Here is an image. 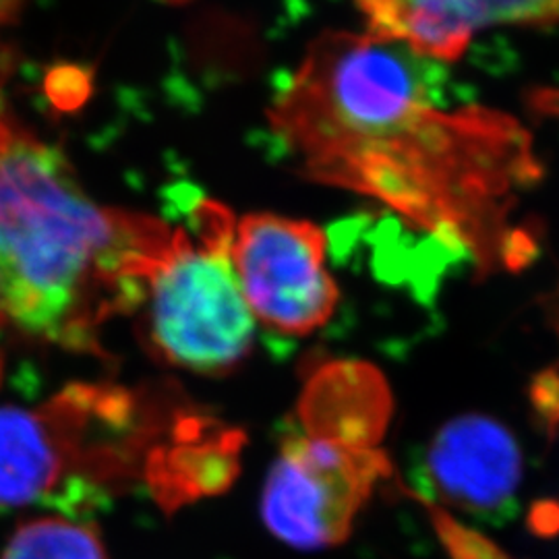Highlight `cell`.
<instances>
[{"mask_svg":"<svg viewBox=\"0 0 559 559\" xmlns=\"http://www.w3.org/2000/svg\"><path fill=\"white\" fill-rule=\"evenodd\" d=\"M420 57L369 32H323L265 110L302 179L350 191L483 274L519 270L537 240L512 214L543 179L531 131L480 106H443Z\"/></svg>","mask_w":559,"mask_h":559,"instance_id":"6da1fadb","label":"cell"},{"mask_svg":"<svg viewBox=\"0 0 559 559\" xmlns=\"http://www.w3.org/2000/svg\"><path fill=\"white\" fill-rule=\"evenodd\" d=\"M173 233L168 222L92 200L62 152L11 110L0 80V320L98 353L102 328L141 307Z\"/></svg>","mask_w":559,"mask_h":559,"instance_id":"7a4b0ae2","label":"cell"},{"mask_svg":"<svg viewBox=\"0 0 559 559\" xmlns=\"http://www.w3.org/2000/svg\"><path fill=\"white\" fill-rule=\"evenodd\" d=\"M166 390L73 383L38 408H0V508L145 483L170 512L224 491L239 436Z\"/></svg>","mask_w":559,"mask_h":559,"instance_id":"3957f363","label":"cell"},{"mask_svg":"<svg viewBox=\"0 0 559 559\" xmlns=\"http://www.w3.org/2000/svg\"><path fill=\"white\" fill-rule=\"evenodd\" d=\"M193 235L175 228L141 302L145 338L170 367L224 376L249 357L258 321L233 263L237 221L218 201L193 207Z\"/></svg>","mask_w":559,"mask_h":559,"instance_id":"277c9868","label":"cell"},{"mask_svg":"<svg viewBox=\"0 0 559 559\" xmlns=\"http://www.w3.org/2000/svg\"><path fill=\"white\" fill-rule=\"evenodd\" d=\"M392 462L380 445H357L295 431L263 485L261 514L267 531L302 551H320L348 539L362 506Z\"/></svg>","mask_w":559,"mask_h":559,"instance_id":"5b68a950","label":"cell"},{"mask_svg":"<svg viewBox=\"0 0 559 559\" xmlns=\"http://www.w3.org/2000/svg\"><path fill=\"white\" fill-rule=\"evenodd\" d=\"M318 224L270 212L235 226L233 263L255 321L284 336H309L332 320L340 290Z\"/></svg>","mask_w":559,"mask_h":559,"instance_id":"8992f818","label":"cell"},{"mask_svg":"<svg viewBox=\"0 0 559 559\" xmlns=\"http://www.w3.org/2000/svg\"><path fill=\"white\" fill-rule=\"evenodd\" d=\"M367 32L420 59L459 60L491 27L559 25V0H355Z\"/></svg>","mask_w":559,"mask_h":559,"instance_id":"52a82bcc","label":"cell"},{"mask_svg":"<svg viewBox=\"0 0 559 559\" xmlns=\"http://www.w3.org/2000/svg\"><path fill=\"white\" fill-rule=\"evenodd\" d=\"M427 477L441 500L468 514L508 508L522 480V452L512 431L487 415L448 420L427 448Z\"/></svg>","mask_w":559,"mask_h":559,"instance_id":"ba28073f","label":"cell"},{"mask_svg":"<svg viewBox=\"0 0 559 559\" xmlns=\"http://www.w3.org/2000/svg\"><path fill=\"white\" fill-rule=\"evenodd\" d=\"M390 408V392L380 371L365 362L342 360L323 367L309 381L299 404L300 431L380 445Z\"/></svg>","mask_w":559,"mask_h":559,"instance_id":"9c48e42d","label":"cell"},{"mask_svg":"<svg viewBox=\"0 0 559 559\" xmlns=\"http://www.w3.org/2000/svg\"><path fill=\"white\" fill-rule=\"evenodd\" d=\"M0 559H108L94 524L44 516L17 526Z\"/></svg>","mask_w":559,"mask_h":559,"instance_id":"30bf717a","label":"cell"},{"mask_svg":"<svg viewBox=\"0 0 559 559\" xmlns=\"http://www.w3.org/2000/svg\"><path fill=\"white\" fill-rule=\"evenodd\" d=\"M433 522L438 526L441 540L448 547L452 559H506L500 549L491 540L483 539L479 533L464 528L456 520L450 519L445 512L431 508Z\"/></svg>","mask_w":559,"mask_h":559,"instance_id":"8fae6325","label":"cell"},{"mask_svg":"<svg viewBox=\"0 0 559 559\" xmlns=\"http://www.w3.org/2000/svg\"><path fill=\"white\" fill-rule=\"evenodd\" d=\"M46 90L59 106L80 104L90 92V73L78 64H60L48 73Z\"/></svg>","mask_w":559,"mask_h":559,"instance_id":"7c38bea8","label":"cell"},{"mask_svg":"<svg viewBox=\"0 0 559 559\" xmlns=\"http://www.w3.org/2000/svg\"><path fill=\"white\" fill-rule=\"evenodd\" d=\"M533 399L537 404V411L547 420V425L558 427L559 425V371H549L540 376L535 383Z\"/></svg>","mask_w":559,"mask_h":559,"instance_id":"4fadbf2b","label":"cell"},{"mask_svg":"<svg viewBox=\"0 0 559 559\" xmlns=\"http://www.w3.org/2000/svg\"><path fill=\"white\" fill-rule=\"evenodd\" d=\"M528 104L540 117L559 120V87L533 90L528 94Z\"/></svg>","mask_w":559,"mask_h":559,"instance_id":"5bb4252c","label":"cell"},{"mask_svg":"<svg viewBox=\"0 0 559 559\" xmlns=\"http://www.w3.org/2000/svg\"><path fill=\"white\" fill-rule=\"evenodd\" d=\"M25 0H0V25L17 20Z\"/></svg>","mask_w":559,"mask_h":559,"instance_id":"9a60e30c","label":"cell"}]
</instances>
